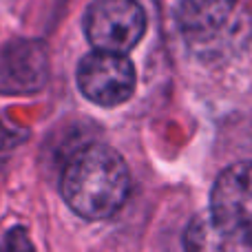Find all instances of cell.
<instances>
[{
	"mask_svg": "<svg viewBox=\"0 0 252 252\" xmlns=\"http://www.w3.org/2000/svg\"><path fill=\"white\" fill-rule=\"evenodd\" d=\"M130 177L122 155L104 144L73 151L60 175V192L84 219H109L124 206Z\"/></svg>",
	"mask_w": 252,
	"mask_h": 252,
	"instance_id": "6da1fadb",
	"label": "cell"
},
{
	"mask_svg": "<svg viewBox=\"0 0 252 252\" xmlns=\"http://www.w3.org/2000/svg\"><path fill=\"white\" fill-rule=\"evenodd\" d=\"M146 16L137 0H93L84 13V33L95 51L124 53L142 40Z\"/></svg>",
	"mask_w": 252,
	"mask_h": 252,
	"instance_id": "7a4b0ae2",
	"label": "cell"
},
{
	"mask_svg": "<svg viewBox=\"0 0 252 252\" xmlns=\"http://www.w3.org/2000/svg\"><path fill=\"white\" fill-rule=\"evenodd\" d=\"M78 87L100 106L124 104L135 91V69L124 53L93 51L80 60Z\"/></svg>",
	"mask_w": 252,
	"mask_h": 252,
	"instance_id": "3957f363",
	"label": "cell"
},
{
	"mask_svg": "<svg viewBox=\"0 0 252 252\" xmlns=\"http://www.w3.org/2000/svg\"><path fill=\"white\" fill-rule=\"evenodd\" d=\"M49 80V53L40 40L16 38L0 47V95H31Z\"/></svg>",
	"mask_w": 252,
	"mask_h": 252,
	"instance_id": "277c9868",
	"label": "cell"
},
{
	"mask_svg": "<svg viewBox=\"0 0 252 252\" xmlns=\"http://www.w3.org/2000/svg\"><path fill=\"white\" fill-rule=\"evenodd\" d=\"M208 210L219 221L252 235V161L221 170L210 192Z\"/></svg>",
	"mask_w": 252,
	"mask_h": 252,
	"instance_id": "5b68a950",
	"label": "cell"
},
{
	"mask_svg": "<svg viewBox=\"0 0 252 252\" xmlns=\"http://www.w3.org/2000/svg\"><path fill=\"white\" fill-rule=\"evenodd\" d=\"M186 252H252V235L219 221L210 210L197 215L184 232Z\"/></svg>",
	"mask_w": 252,
	"mask_h": 252,
	"instance_id": "8992f818",
	"label": "cell"
},
{
	"mask_svg": "<svg viewBox=\"0 0 252 252\" xmlns=\"http://www.w3.org/2000/svg\"><path fill=\"white\" fill-rule=\"evenodd\" d=\"M237 0H173V16L190 38H208L226 22Z\"/></svg>",
	"mask_w": 252,
	"mask_h": 252,
	"instance_id": "52a82bcc",
	"label": "cell"
},
{
	"mask_svg": "<svg viewBox=\"0 0 252 252\" xmlns=\"http://www.w3.org/2000/svg\"><path fill=\"white\" fill-rule=\"evenodd\" d=\"M0 252H35L27 228L13 226L0 237Z\"/></svg>",
	"mask_w": 252,
	"mask_h": 252,
	"instance_id": "ba28073f",
	"label": "cell"
},
{
	"mask_svg": "<svg viewBox=\"0 0 252 252\" xmlns=\"http://www.w3.org/2000/svg\"><path fill=\"white\" fill-rule=\"evenodd\" d=\"M18 142H20V135L0 122V157L7 155L9 151H13V146H16Z\"/></svg>",
	"mask_w": 252,
	"mask_h": 252,
	"instance_id": "9c48e42d",
	"label": "cell"
}]
</instances>
